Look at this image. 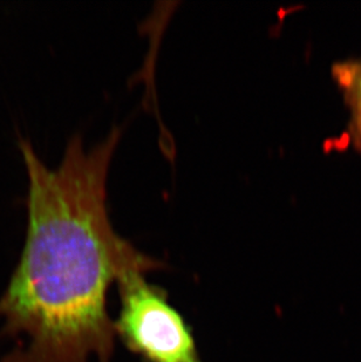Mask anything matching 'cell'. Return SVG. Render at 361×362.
<instances>
[{
  "label": "cell",
  "mask_w": 361,
  "mask_h": 362,
  "mask_svg": "<svg viewBox=\"0 0 361 362\" xmlns=\"http://www.w3.org/2000/svg\"><path fill=\"white\" fill-rule=\"evenodd\" d=\"M134 271L119 281L116 337L144 362H202L190 326L168 300L164 288Z\"/></svg>",
  "instance_id": "cell-2"
},
{
  "label": "cell",
  "mask_w": 361,
  "mask_h": 362,
  "mask_svg": "<svg viewBox=\"0 0 361 362\" xmlns=\"http://www.w3.org/2000/svg\"><path fill=\"white\" fill-rule=\"evenodd\" d=\"M121 134L114 127L88 151L76 134L57 168L19 140L28 231L0 297V340L13 342L0 362L110 361L116 335L109 287L130 272L164 269L119 236L109 219L107 180Z\"/></svg>",
  "instance_id": "cell-1"
},
{
  "label": "cell",
  "mask_w": 361,
  "mask_h": 362,
  "mask_svg": "<svg viewBox=\"0 0 361 362\" xmlns=\"http://www.w3.org/2000/svg\"><path fill=\"white\" fill-rule=\"evenodd\" d=\"M333 76L348 107L352 141L361 151V58L334 66Z\"/></svg>",
  "instance_id": "cell-3"
}]
</instances>
